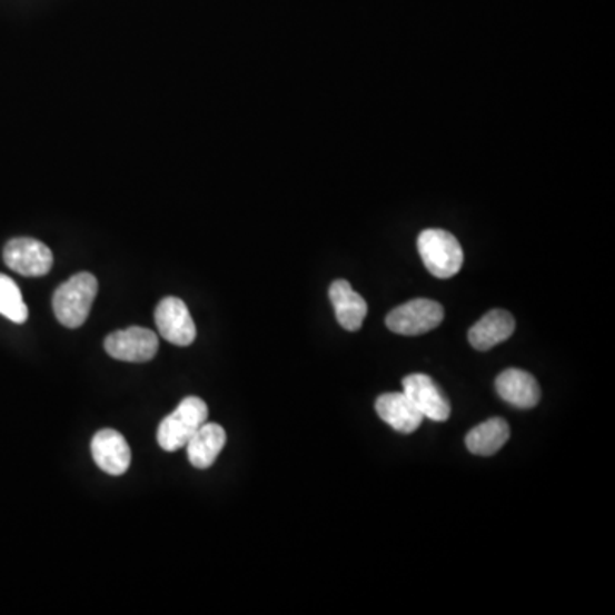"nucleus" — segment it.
<instances>
[{
  "instance_id": "obj_6",
  "label": "nucleus",
  "mask_w": 615,
  "mask_h": 615,
  "mask_svg": "<svg viewBox=\"0 0 615 615\" xmlns=\"http://www.w3.org/2000/svg\"><path fill=\"white\" fill-rule=\"evenodd\" d=\"M401 387H404V394L423 414L424 419H432L435 423H445L449 419L452 404L432 376L414 373L401 380Z\"/></svg>"
},
{
  "instance_id": "obj_3",
  "label": "nucleus",
  "mask_w": 615,
  "mask_h": 615,
  "mask_svg": "<svg viewBox=\"0 0 615 615\" xmlns=\"http://www.w3.org/2000/svg\"><path fill=\"white\" fill-rule=\"evenodd\" d=\"M209 409L206 401L199 397H187L180 401L175 413L165 417L159 424L158 443L167 452L185 448L200 426L207 423Z\"/></svg>"
},
{
  "instance_id": "obj_15",
  "label": "nucleus",
  "mask_w": 615,
  "mask_h": 615,
  "mask_svg": "<svg viewBox=\"0 0 615 615\" xmlns=\"http://www.w3.org/2000/svg\"><path fill=\"white\" fill-rule=\"evenodd\" d=\"M508 439V423L502 417H493L470 429L465 436V445L470 454L490 457V455L498 454Z\"/></svg>"
},
{
  "instance_id": "obj_1",
  "label": "nucleus",
  "mask_w": 615,
  "mask_h": 615,
  "mask_svg": "<svg viewBox=\"0 0 615 615\" xmlns=\"http://www.w3.org/2000/svg\"><path fill=\"white\" fill-rule=\"evenodd\" d=\"M98 295L97 277L79 272L57 288L53 295V314L67 328H78L88 320L92 302Z\"/></svg>"
},
{
  "instance_id": "obj_16",
  "label": "nucleus",
  "mask_w": 615,
  "mask_h": 615,
  "mask_svg": "<svg viewBox=\"0 0 615 615\" xmlns=\"http://www.w3.org/2000/svg\"><path fill=\"white\" fill-rule=\"evenodd\" d=\"M0 315L14 324H24L30 315L18 284L4 274H0Z\"/></svg>"
},
{
  "instance_id": "obj_9",
  "label": "nucleus",
  "mask_w": 615,
  "mask_h": 615,
  "mask_svg": "<svg viewBox=\"0 0 615 615\" xmlns=\"http://www.w3.org/2000/svg\"><path fill=\"white\" fill-rule=\"evenodd\" d=\"M91 454L98 467L110 476H123L132 460L129 443L115 429H101L95 435Z\"/></svg>"
},
{
  "instance_id": "obj_7",
  "label": "nucleus",
  "mask_w": 615,
  "mask_h": 615,
  "mask_svg": "<svg viewBox=\"0 0 615 615\" xmlns=\"http://www.w3.org/2000/svg\"><path fill=\"white\" fill-rule=\"evenodd\" d=\"M155 320L161 337L175 346L187 347L196 340V321L180 298L168 296L161 299L156 308Z\"/></svg>"
},
{
  "instance_id": "obj_2",
  "label": "nucleus",
  "mask_w": 615,
  "mask_h": 615,
  "mask_svg": "<svg viewBox=\"0 0 615 615\" xmlns=\"http://www.w3.org/2000/svg\"><path fill=\"white\" fill-rule=\"evenodd\" d=\"M417 250L426 269L438 279L457 276L464 266L460 244L445 229H424L417 238Z\"/></svg>"
},
{
  "instance_id": "obj_11",
  "label": "nucleus",
  "mask_w": 615,
  "mask_h": 615,
  "mask_svg": "<svg viewBox=\"0 0 615 615\" xmlns=\"http://www.w3.org/2000/svg\"><path fill=\"white\" fill-rule=\"evenodd\" d=\"M496 390L503 400L516 409H534L540 401V385L530 373L506 369L496 378Z\"/></svg>"
},
{
  "instance_id": "obj_5",
  "label": "nucleus",
  "mask_w": 615,
  "mask_h": 615,
  "mask_svg": "<svg viewBox=\"0 0 615 615\" xmlns=\"http://www.w3.org/2000/svg\"><path fill=\"white\" fill-rule=\"evenodd\" d=\"M158 349V336L149 328L129 327L105 339V350L118 361L148 363L155 358Z\"/></svg>"
},
{
  "instance_id": "obj_4",
  "label": "nucleus",
  "mask_w": 615,
  "mask_h": 615,
  "mask_svg": "<svg viewBox=\"0 0 615 615\" xmlns=\"http://www.w3.org/2000/svg\"><path fill=\"white\" fill-rule=\"evenodd\" d=\"M445 310L438 301L433 299H413L390 311L387 317V327L398 336L416 337L432 333L442 325Z\"/></svg>"
},
{
  "instance_id": "obj_12",
  "label": "nucleus",
  "mask_w": 615,
  "mask_h": 615,
  "mask_svg": "<svg viewBox=\"0 0 615 615\" xmlns=\"http://www.w3.org/2000/svg\"><path fill=\"white\" fill-rule=\"evenodd\" d=\"M328 296L333 301L340 327L346 328L349 333L359 330L368 315V302L361 295L354 291L349 280H334L333 286L328 289Z\"/></svg>"
},
{
  "instance_id": "obj_10",
  "label": "nucleus",
  "mask_w": 615,
  "mask_h": 615,
  "mask_svg": "<svg viewBox=\"0 0 615 615\" xmlns=\"http://www.w3.org/2000/svg\"><path fill=\"white\" fill-rule=\"evenodd\" d=\"M375 409L381 420L401 435L417 432L424 420L423 414L404 391L380 395L376 398Z\"/></svg>"
},
{
  "instance_id": "obj_13",
  "label": "nucleus",
  "mask_w": 615,
  "mask_h": 615,
  "mask_svg": "<svg viewBox=\"0 0 615 615\" xmlns=\"http://www.w3.org/2000/svg\"><path fill=\"white\" fill-rule=\"evenodd\" d=\"M516 324L512 314L505 310H493L484 315L468 330V343L474 349L489 350L508 340L515 333Z\"/></svg>"
},
{
  "instance_id": "obj_14",
  "label": "nucleus",
  "mask_w": 615,
  "mask_h": 615,
  "mask_svg": "<svg viewBox=\"0 0 615 615\" xmlns=\"http://www.w3.org/2000/svg\"><path fill=\"white\" fill-rule=\"evenodd\" d=\"M226 445V432L216 423H204L199 432L187 443L188 460L199 470L215 465Z\"/></svg>"
},
{
  "instance_id": "obj_8",
  "label": "nucleus",
  "mask_w": 615,
  "mask_h": 615,
  "mask_svg": "<svg viewBox=\"0 0 615 615\" xmlns=\"http://www.w3.org/2000/svg\"><path fill=\"white\" fill-rule=\"evenodd\" d=\"M9 269L27 277H41L53 266V255L47 245L33 238H14L4 248Z\"/></svg>"
}]
</instances>
